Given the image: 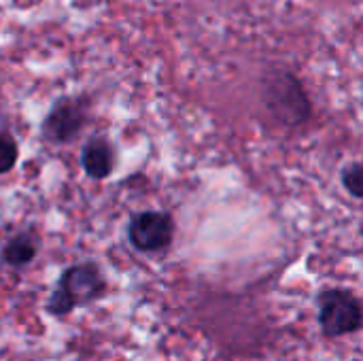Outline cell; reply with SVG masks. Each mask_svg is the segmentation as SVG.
<instances>
[{
  "mask_svg": "<svg viewBox=\"0 0 363 361\" xmlns=\"http://www.w3.org/2000/svg\"><path fill=\"white\" fill-rule=\"evenodd\" d=\"M113 164H115V157H113V149L108 143L96 138V140H89L83 149V168L85 172L91 177V179H104L113 172Z\"/></svg>",
  "mask_w": 363,
  "mask_h": 361,
  "instance_id": "8992f818",
  "label": "cell"
},
{
  "mask_svg": "<svg viewBox=\"0 0 363 361\" xmlns=\"http://www.w3.org/2000/svg\"><path fill=\"white\" fill-rule=\"evenodd\" d=\"M38 253V240L36 236H32L30 232H23V234H17L15 238H11L2 251V260L9 264V266H15V268H21V266H28Z\"/></svg>",
  "mask_w": 363,
  "mask_h": 361,
  "instance_id": "52a82bcc",
  "label": "cell"
},
{
  "mask_svg": "<svg viewBox=\"0 0 363 361\" xmlns=\"http://www.w3.org/2000/svg\"><path fill=\"white\" fill-rule=\"evenodd\" d=\"M74 306H77L74 300H72L62 287H57V289L49 296V302H47V311H49L51 315H55V317L68 315Z\"/></svg>",
  "mask_w": 363,
  "mask_h": 361,
  "instance_id": "9c48e42d",
  "label": "cell"
},
{
  "mask_svg": "<svg viewBox=\"0 0 363 361\" xmlns=\"http://www.w3.org/2000/svg\"><path fill=\"white\" fill-rule=\"evenodd\" d=\"M85 123V111L81 102L60 100L43 123V132L53 143L72 140Z\"/></svg>",
  "mask_w": 363,
  "mask_h": 361,
  "instance_id": "5b68a950",
  "label": "cell"
},
{
  "mask_svg": "<svg viewBox=\"0 0 363 361\" xmlns=\"http://www.w3.org/2000/svg\"><path fill=\"white\" fill-rule=\"evenodd\" d=\"M319 326L325 336L338 338L357 332L363 326L362 302L347 289H323L319 294Z\"/></svg>",
  "mask_w": 363,
  "mask_h": 361,
  "instance_id": "7a4b0ae2",
  "label": "cell"
},
{
  "mask_svg": "<svg viewBox=\"0 0 363 361\" xmlns=\"http://www.w3.org/2000/svg\"><path fill=\"white\" fill-rule=\"evenodd\" d=\"M17 162V145L11 136L0 134V174L9 172Z\"/></svg>",
  "mask_w": 363,
  "mask_h": 361,
  "instance_id": "30bf717a",
  "label": "cell"
},
{
  "mask_svg": "<svg viewBox=\"0 0 363 361\" xmlns=\"http://www.w3.org/2000/svg\"><path fill=\"white\" fill-rule=\"evenodd\" d=\"M57 287H62L74 300V304H89L104 294L106 283H104L100 268L87 262V264H77L68 268L62 274Z\"/></svg>",
  "mask_w": 363,
  "mask_h": 361,
  "instance_id": "277c9868",
  "label": "cell"
},
{
  "mask_svg": "<svg viewBox=\"0 0 363 361\" xmlns=\"http://www.w3.org/2000/svg\"><path fill=\"white\" fill-rule=\"evenodd\" d=\"M342 187L355 196V198H363V164H349L342 168Z\"/></svg>",
  "mask_w": 363,
  "mask_h": 361,
  "instance_id": "ba28073f",
  "label": "cell"
},
{
  "mask_svg": "<svg viewBox=\"0 0 363 361\" xmlns=\"http://www.w3.org/2000/svg\"><path fill=\"white\" fill-rule=\"evenodd\" d=\"M262 102L268 113L285 126H300L311 117L308 96L302 83L287 70H272L266 74Z\"/></svg>",
  "mask_w": 363,
  "mask_h": 361,
  "instance_id": "6da1fadb",
  "label": "cell"
},
{
  "mask_svg": "<svg viewBox=\"0 0 363 361\" xmlns=\"http://www.w3.org/2000/svg\"><path fill=\"white\" fill-rule=\"evenodd\" d=\"M174 223L168 213L162 211H145L130 219L128 238L134 249L143 253H155L166 249L172 243Z\"/></svg>",
  "mask_w": 363,
  "mask_h": 361,
  "instance_id": "3957f363",
  "label": "cell"
}]
</instances>
